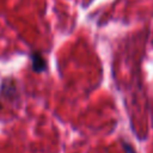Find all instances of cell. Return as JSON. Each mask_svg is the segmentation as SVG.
Returning a JSON list of instances; mask_svg holds the SVG:
<instances>
[{
  "label": "cell",
  "instance_id": "1",
  "mask_svg": "<svg viewBox=\"0 0 153 153\" xmlns=\"http://www.w3.org/2000/svg\"><path fill=\"white\" fill-rule=\"evenodd\" d=\"M31 61H32V69L37 73H41L47 68V62L39 53H33L31 55Z\"/></svg>",
  "mask_w": 153,
  "mask_h": 153
},
{
  "label": "cell",
  "instance_id": "2",
  "mask_svg": "<svg viewBox=\"0 0 153 153\" xmlns=\"http://www.w3.org/2000/svg\"><path fill=\"white\" fill-rule=\"evenodd\" d=\"M126 147H127V151H128V153H135V152H133V149H131V147H130L129 145H127V143H126Z\"/></svg>",
  "mask_w": 153,
  "mask_h": 153
}]
</instances>
